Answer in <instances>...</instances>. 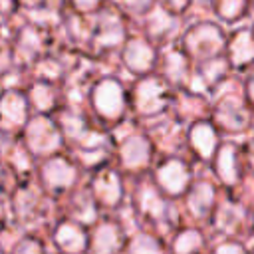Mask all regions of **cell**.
<instances>
[{
	"instance_id": "6da1fadb",
	"label": "cell",
	"mask_w": 254,
	"mask_h": 254,
	"mask_svg": "<svg viewBox=\"0 0 254 254\" xmlns=\"http://www.w3.org/2000/svg\"><path fill=\"white\" fill-rule=\"evenodd\" d=\"M87 109L107 131L121 125L129 113L125 83L113 73L97 77L87 93Z\"/></svg>"
},
{
	"instance_id": "7a4b0ae2",
	"label": "cell",
	"mask_w": 254,
	"mask_h": 254,
	"mask_svg": "<svg viewBox=\"0 0 254 254\" xmlns=\"http://www.w3.org/2000/svg\"><path fill=\"white\" fill-rule=\"evenodd\" d=\"M208 121L218 133L226 135H244L254 125V109L246 101L242 89L228 81L212 99Z\"/></svg>"
},
{
	"instance_id": "3957f363",
	"label": "cell",
	"mask_w": 254,
	"mask_h": 254,
	"mask_svg": "<svg viewBox=\"0 0 254 254\" xmlns=\"http://www.w3.org/2000/svg\"><path fill=\"white\" fill-rule=\"evenodd\" d=\"M183 52L189 56L192 65L224 56L226 32L212 18H196L183 26L181 36L177 38Z\"/></svg>"
},
{
	"instance_id": "277c9868",
	"label": "cell",
	"mask_w": 254,
	"mask_h": 254,
	"mask_svg": "<svg viewBox=\"0 0 254 254\" xmlns=\"http://www.w3.org/2000/svg\"><path fill=\"white\" fill-rule=\"evenodd\" d=\"M129 113L141 121L157 119L169 113L173 101V89L165 83L161 75L155 71L143 77H135L131 87L127 89Z\"/></svg>"
},
{
	"instance_id": "5b68a950",
	"label": "cell",
	"mask_w": 254,
	"mask_h": 254,
	"mask_svg": "<svg viewBox=\"0 0 254 254\" xmlns=\"http://www.w3.org/2000/svg\"><path fill=\"white\" fill-rule=\"evenodd\" d=\"M62 36V34H60ZM10 48H12V58H14V67L20 71H28L48 54L54 50L62 48L54 32H48L24 18V22L16 28L12 34Z\"/></svg>"
},
{
	"instance_id": "8992f818",
	"label": "cell",
	"mask_w": 254,
	"mask_h": 254,
	"mask_svg": "<svg viewBox=\"0 0 254 254\" xmlns=\"http://www.w3.org/2000/svg\"><path fill=\"white\" fill-rule=\"evenodd\" d=\"M127 20L129 18H125L119 10L105 4L103 10L95 14V28H93V38H91L87 56L105 64L107 58L119 54L121 46L129 36Z\"/></svg>"
},
{
	"instance_id": "52a82bcc",
	"label": "cell",
	"mask_w": 254,
	"mask_h": 254,
	"mask_svg": "<svg viewBox=\"0 0 254 254\" xmlns=\"http://www.w3.org/2000/svg\"><path fill=\"white\" fill-rule=\"evenodd\" d=\"M20 141L34 159L40 157L42 161L52 155H58L60 149L64 147V137L54 115H40V113L30 115L28 123L20 131Z\"/></svg>"
},
{
	"instance_id": "ba28073f",
	"label": "cell",
	"mask_w": 254,
	"mask_h": 254,
	"mask_svg": "<svg viewBox=\"0 0 254 254\" xmlns=\"http://www.w3.org/2000/svg\"><path fill=\"white\" fill-rule=\"evenodd\" d=\"M115 143V155L119 161V167L127 173H143L151 167L155 149L145 135V131L129 129L127 133L113 139Z\"/></svg>"
},
{
	"instance_id": "9c48e42d",
	"label": "cell",
	"mask_w": 254,
	"mask_h": 254,
	"mask_svg": "<svg viewBox=\"0 0 254 254\" xmlns=\"http://www.w3.org/2000/svg\"><path fill=\"white\" fill-rule=\"evenodd\" d=\"M157 58H159V48H155L141 32L129 34L117 54L119 65L125 71H129L133 77H143L153 73L157 67Z\"/></svg>"
},
{
	"instance_id": "30bf717a",
	"label": "cell",
	"mask_w": 254,
	"mask_h": 254,
	"mask_svg": "<svg viewBox=\"0 0 254 254\" xmlns=\"http://www.w3.org/2000/svg\"><path fill=\"white\" fill-rule=\"evenodd\" d=\"M192 62L189 56L183 52L179 42H171L163 48H159V58H157V67L155 73L165 79V83L177 91V89H187L190 75H192Z\"/></svg>"
},
{
	"instance_id": "8fae6325",
	"label": "cell",
	"mask_w": 254,
	"mask_h": 254,
	"mask_svg": "<svg viewBox=\"0 0 254 254\" xmlns=\"http://www.w3.org/2000/svg\"><path fill=\"white\" fill-rule=\"evenodd\" d=\"M145 127V135L149 137L153 149L169 153V157H177V153L187 145V127L171 113L147 121Z\"/></svg>"
},
{
	"instance_id": "7c38bea8",
	"label": "cell",
	"mask_w": 254,
	"mask_h": 254,
	"mask_svg": "<svg viewBox=\"0 0 254 254\" xmlns=\"http://www.w3.org/2000/svg\"><path fill=\"white\" fill-rule=\"evenodd\" d=\"M38 173H40L42 189L56 192V194H62V192H67L75 187L79 169H77V163L73 159L58 153V155L44 159Z\"/></svg>"
},
{
	"instance_id": "4fadbf2b",
	"label": "cell",
	"mask_w": 254,
	"mask_h": 254,
	"mask_svg": "<svg viewBox=\"0 0 254 254\" xmlns=\"http://www.w3.org/2000/svg\"><path fill=\"white\" fill-rule=\"evenodd\" d=\"M141 28H143V36L155 46V48H163L171 42H175L181 32V18L169 14L167 10H163L161 6H153L143 18H141Z\"/></svg>"
},
{
	"instance_id": "5bb4252c",
	"label": "cell",
	"mask_w": 254,
	"mask_h": 254,
	"mask_svg": "<svg viewBox=\"0 0 254 254\" xmlns=\"http://www.w3.org/2000/svg\"><path fill=\"white\" fill-rule=\"evenodd\" d=\"M192 185V171L181 157H167L155 169V187L167 196H181Z\"/></svg>"
},
{
	"instance_id": "9a60e30c",
	"label": "cell",
	"mask_w": 254,
	"mask_h": 254,
	"mask_svg": "<svg viewBox=\"0 0 254 254\" xmlns=\"http://www.w3.org/2000/svg\"><path fill=\"white\" fill-rule=\"evenodd\" d=\"M32 111L24 89L2 87L0 89V127L10 133H18L28 123Z\"/></svg>"
},
{
	"instance_id": "2e32d148",
	"label": "cell",
	"mask_w": 254,
	"mask_h": 254,
	"mask_svg": "<svg viewBox=\"0 0 254 254\" xmlns=\"http://www.w3.org/2000/svg\"><path fill=\"white\" fill-rule=\"evenodd\" d=\"M224 58L232 71H248L254 67V34L250 26H236L226 34Z\"/></svg>"
},
{
	"instance_id": "e0dca14e",
	"label": "cell",
	"mask_w": 254,
	"mask_h": 254,
	"mask_svg": "<svg viewBox=\"0 0 254 254\" xmlns=\"http://www.w3.org/2000/svg\"><path fill=\"white\" fill-rule=\"evenodd\" d=\"M212 161V171L216 179L226 185V187H236L242 179L240 167H242V157H240V143L238 141H220Z\"/></svg>"
},
{
	"instance_id": "ac0fdd59",
	"label": "cell",
	"mask_w": 254,
	"mask_h": 254,
	"mask_svg": "<svg viewBox=\"0 0 254 254\" xmlns=\"http://www.w3.org/2000/svg\"><path fill=\"white\" fill-rule=\"evenodd\" d=\"M89 192L95 202L107 208H115L123 198V181L119 171L109 165H101L91 179Z\"/></svg>"
},
{
	"instance_id": "d6986e66",
	"label": "cell",
	"mask_w": 254,
	"mask_h": 254,
	"mask_svg": "<svg viewBox=\"0 0 254 254\" xmlns=\"http://www.w3.org/2000/svg\"><path fill=\"white\" fill-rule=\"evenodd\" d=\"M169 113L179 119L185 127H189L190 123L198 121V119H208L210 113V99L192 93L189 89H177L173 91V101L169 107Z\"/></svg>"
},
{
	"instance_id": "ffe728a7",
	"label": "cell",
	"mask_w": 254,
	"mask_h": 254,
	"mask_svg": "<svg viewBox=\"0 0 254 254\" xmlns=\"http://www.w3.org/2000/svg\"><path fill=\"white\" fill-rule=\"evenodd\" d=\"M220 145V133L208 119H198L187 127V147L200 159L210 161Z\"/></svg>"
},
{
	"instance_id": "44dd1931",
	"label": "cell",
	"mask_w": 254,
	"mask_h": 254,
	"mask_svg": "<svg viewBox=\"0 0 254 254\" xmlns=\"http://www.w3.org/2000/svg\"><path fill=\"white\" fill-rule=\"evenodd\" d=\"M42 190V187L38 189L34 185H24L14 190V212L24 220V224H38L46 214L48 202Z\"/></svg>"
},
{
	"instance_id": "7402d4cb",
	"label": "cell",
	"mask_w": 254,
	"mask_h": 254,
	"mask_svg": "<svg viewBox=\"0 0 254 254\" xmlns=\"http://www.w3.org/2000/svg\"><path fill=\"white\" fill-rule=\"evenodd\" d=\"M24 91H26V97H28V103H30V111H34V113L54 115L64 105V95H62L60 85L30 79V83Z\"/></svg>"
},
{
	"instance_id": "603a6c76",
	"label": "cell",
	"mask_w": 254,
	"mask_h": 254,
	"mask_svg": "<svg viewBox=\"0 0 254 254\" xmlns=\"http://www.w3.org/2000/svg\"><path fill=\"white\" fill-rule=\"evenodd\" d=\"M216 206V189L210 181L200 179L192 183L187 190V208L196 218H206L214 212Z\"/></svg>"
},
{
	"instance_id": "cb8c5ba5",
	"label": "cell",
	"mask_w": 254,
	"mask_h": 254,
	"mask_svg": "<svg viewBox=\"0 0 254 254\" xmlns=\"http://www.w3.org/2000/svg\"><path fill=\"white\" fill-rule=\"evenodd\" d=\"M135 204H137V210H139L143 216L153 218V220L165 218V216H167V210H169V204H167V200L163 198L161 190H159L153 183H147V181H143V183L137 187Z\"/></svg>"
},
{
	"instance_id": "d4e9b609",
	"label": "cell",
	"mask_w": 254,
	"mask_h": 254,
	"mask_svg": "<svg viewBox=\"0 0 254 254\" xmlns=\"http://www.w3.org/2000/svg\"><path fill=\"white\" fill-rule=\"evenodd\" d=\"M254 0H210L208 10L222 26H238L242 20L250 16Z\"/></svg>"
},
{
	"instance_id": "484cf974",
	"label": "cell",
	"mask_w": 254,
	"mask_h": 254,
	"mask_svg": "<svg viewBox=\"0 0 254 254\" xmlns=\"http://www.w3.org/2000/svg\"><path fill=\"white\" fill-rule=\"evenodd\" d=\"M87 232L73 220H64L62 224H58L56 232H54V240L60 246V250H64L65 254H81L85 250L87 242Z\"/></svg>"
},
{
	"instance_id": "4316f807",
	"label": "cell",
	"mask_w": 254,
	"mask_h": 254,
	"mask_svg": "<svg viewBox=\"0 0 254 254\" xmlns=\"http://www.w3.org/2000/svg\"><path fill=\"white\" fill-rule=\"evenodd\" d=\"M121 228L113 222H101L95 226L87 242H91L93 254H119L121 250Z\"/></svg>"
},
{
	"instance_id": "83f0119b",
	"label": "cell",
	"mask_w": 254,
	"mask_h": 254,
	"mask_svg": "<svg viewBox=\"0 0 254 254\" xmlns=\"http://www.w3.org/2000/svg\"><path fill=\"white\" fill-rule=\"evenodd\" d=\"M214 224L222 232H238V228L244 224V206L240 202L226 200L218 206H214Z\"/></svg>"
},
{
	"instance_id": "f1b7e54d",
	"label": "cell",
	"mask_w": 254,
	"mask_h": 254,
	"mask_svg": "<svg viewBox=\"0 0 254 254\" xmlns=\"http://www.w3.org/2000/svg\"><path fill=\"white\" fill-rule=\"evenodd\" d=\"M71 216H73V222L95 220V200L89 190H77L71 196Z\"/></svg>"
},
{
	"instance_id": "f546056e",
	"label": "cell",
	"mask_w": 254,
	"mask_h": 254,
	"mask_svg": "<svg viewBox=\"0 0 254 254\" xmlns=\"http://www.w3.org/2000/svg\"><path fill=\"white\" fill-rule=\"evenodd\" d=\"M202 248V234L194 228H187L179 232V236L173 242V252L175 254H196Z\"/></svg>"
},
{
	"instance_id": "4dcf8cb0",
	"label": "cell",
	"mask_w": 254,
	"mask_h": 254,
	"mask_svg": "<svg viewBox=\"0 0 254 254\" xmlns=\"http://www.w3.org/2000/svg\"><path fill=\"white\" fill-rule=\"evenodd\" d=\"M107 4L119 10L125 18H143L155 6V0H107Z\"/></svg>"
},
{
	"instance_id": "1f68e13d",
	"label": "cell",
	"mask_w": 254,
	"mask_h": 254,
	"mask_svg": "<svg viewBox=\"0 0 254 254\" xmlns=\"http://www.w3.org/2000/svg\"><path fill=\"white\" fill-rule=\"evenodd\" d=\"M129 254H163L161 244L151 234H137L129 244Z\"/></svg>"
},
{
	"instance_id": "d6a6232c",
	"label": "cell",
	"mask_w": 254,
	"mask_h": 254,
	"mask_svg": "<svg viewBox=\"0 0 254 254\" xmlns=\"http://www.w3.org/2000/svg\"><path fill=\"white\" fill-rule=\"evenodd\" d=\"M105 4H107V0H65L67 10H71L75 14H83V16L99 14Z\"/></svg>"
},
{
	"instance_id": "836d02e7",
	"label": "cell",
	"mask_w": 254,
	"mask_h": 254,
	"mask_svg": "<svg viewBox=\"0 0 254 254\" xmlns=\"http://www.w3.org/2000/svg\"><path fill=\"white\" fill-rule=\"evenodd\" d=\"M16 189H18V175L4 161H0V198L14 194Z\"/></svg>"
},
{
	"instance_id": "e575fe53",
	"label": "cell",
	"mask_w": 254,
	"mask_h": 254,
	"mask_svg": "<svg viewBox=\"0 0 254 254\" xmlns=\"http://www.w3.org/2000/svg\"><path fill=\"white\" fill-rule=\"evenodd\" d=\"M155 4L161 6L163 10H167L169 14L177 16V18L187 16L192 8V0H155Z\"/></svg>"
},
{
	"instance_id": "d590c367",
	"label": "cell",
	"mask_w": 254,
	"mask_h": 254,
	"mask_svg": "<svg viewBox=\"0 0 254 254\" xmlns=\"http://www.w3.org/2000/svg\"><path fill=\"white\" fill-rule=\"evenodd\" d=\"M18 6L14 0H0V32L10 26V22L16 18Z\"/></svg>"
},
{
	"instance_id": "8d00e7d4",
	"label": "cell",
	"mask_w": 254,
	"mask_h": 254,
	"mask_svg": "<svg viewBox=\"0 0 254 254\" xmlns=\"http://www.w3.org/2000/svg\"><path fill=\"white\" fill-rule=\"evenodd\" d=\"M240 157L242 163L248 167V171L254 175V135L248 137L244 143H240Z\"/></svg>"
},
{
	"instance_id": "74e56055",
	"label": "cell",
	"mask_w": 254,
	"mask_h": 254,
	"mask_svg": "<svg viewBox=\"0 0 254 254\" xmlns=\"http://www.w3.org/2000/svg\"><path fill=\"white\" fill-rule=\"evenodd\" d=\"M242 93H244L246 101L250 103V107L254 109V67H250V69H248V73H246V77H244Z\"/></svg>"
},
{
	"instance_id": "f35d334b",
	"label": "cell",
	"mask_w": 254,
	"mask_h": 254,
	"mask_svg": "<svg viewBox=\"0 0 254 254\" xmlns=\"http://www.w3.org/2000/svg\"><path fill=\"white\" fill-rule=\"evenodd\" d=\"M14 254H44V250H42V244L36 240H22L16 246Z\"/></svg>"
},
{
	"instance_id": "ab89813d",
	"label": "cell",
	"mask_w": 254,
	"mask_h": 254,
	"mask_svg": "<svg viewBox=\"0 0 254 254\" xmlns=\"http://www.w3.org/2000/svg\"><path fill=\"white\" fill-rule=\"evenodd\" d=\"M214 254H246V252L238 242H224V244L216 246Z\"/></svg>"
},
{
	"instance_id": "60d3db41",
	"label": "cell",
	"mask_w": 254,
	"mask_h": 254,
	"mask_svg": "<svg viewBox=\"0 0 254 254\" xmlns=\"http://www.w3.org/2000/svg\"><path fill=\"white\" fill-rule=\"evenodd\" d=\"M18 10L22 8L24 12H32V10H38V8H44L50 0H14Z\"/></svg>"
},
{
	"instance_id": "b9f144b4",
	"label": "cell",
	"mask_w": 254,
	"mask_h": 254,
	"mask_svg": "<svg viewBox=\"0 0 254 254\" xmlns=\"http://www.w3.org/2000/svg\"><path fill=\"white\" fill-rule=\"evenodd\" d=\"M2 214H4V200L0 198V220H2Z\"/></svg>"
},
{
	"instance_id": "7bdbcfd3",
	"label": "cell",
	"mask_w": 254,
	"mask_h": 254,
	"mask_svg": "<svg viewBox=\"0 0 254 254\" xmlns=\"http://www.w3.org/2000/svg\"><path fill=\"white\" fill-rule=\"evenodd\" d=\"M250 28H252V34H254V24H252V26H250Z\"/></svg>"
}]
</instances>
